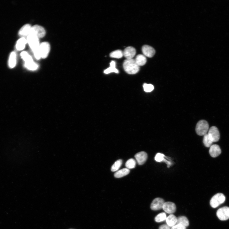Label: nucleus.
<instances>
[{"instance_id": "obj_18", "label": "nucleus", "mask_w": 229, "mask_h": 229, "mask_svg": "<svg viewBox=\"0 0 229 229\" xmlns=\"http://www.w3.org/2000/svg\"><path fill=\"white\" fill-rule=\"evenodd\" d=\"M166 222L170 227H173L177 224V218L174 215L171 214L166 219Z\"/></svg>"}, {"instance_id": "obj_20", "label": "nucleus", "mask_w": 229, "mask_h": 229, "mask_svg": "<svg viewBox=\"0 0 229 229\" xmlns=\"http://www.w3.org/2000/svg\"><path fill=\"white\" fill-rule=\"evenodd\" d=\"M116 62L114 61H112L110 64V67L104 71V73L106 74H109L112 72L118 73L119 71L116 68Z\"/></svg>"}, {"instance_id": "obj_11", "label": "nucleus", "mask_w": 229, "mask_h": 229, "mask_svg": "<svg viewBox=\"0 0 229 229\" xmlns=\"http://www.w3.org/2000/svg\"><path fill=\"white\" fill-rule=\"evenodd\" d=\"M142 51L144 55L149 58L153 57L155 53V49L152 47L147 45L143 46Z\"/></svg>"}, {"instance_id": "obj_33", "label": "nucleus", "mask_w": 229, "mask_h": 229, "mask_svg": "<svg viewBox=\"0 0 229 229\" xmlns=\"http://www.w3.org/2000/svg\"><path fill=\"white\" fill-rule=\"evenodd\" d=\"M159 229H170V228L168 225L164 224L160 226Z\"/></svg>"}, {"instance_id": "obj_4", "label": "nucleus", "mask_w": 229, "mask_h": 229, "mask_svg": "<svg viewBox=\"0 0 229 229\" xmlns=\"http://www.w3.org/2000/svg\"><path fill=\"white\" fill-rule=\"evenodd\" d=\"M225 199V197L223 194L218 193L212 198L210 201V204L212 207L216 208L223 203Z\"/></svg>"}, {"instance_id": "obj_26", "label": "nucleus", "mask_w": 229, "mask_h": 229, "mask_svg": "<svg viewBox=\"0 0 229 229\" xmlns=\"http://www.w3.org/2000/svg\"><path fill=\"white\" fill-rule=\"evenodd\" d=\"M21 56L24 60L25 63H28V62L33 61L31 56L26 52H22L21 53Z\"/></svg>"}, {"instance_id": "obj_8", "label": "nucleus", "mask_w": 229, "mask_h": 229, "mask_svg": "<svg viewBox=\"0 0 229 229\" xmlns=\"http://www.w3.org/2000/svg\"><path fill=\"white\" fill-rule=\"evenodd\" d=\"M208 134L213 142H217L220 139V133L218 129L216 127L211 128Z\"/></svg>"}, {"instance_id": "obj_10", "label": "nucleus", "mask_w": 229, "mask_h": 229, "mask_svg": "<svg viewBox=\"0 0 229 229\" xmlns=\"http://www.w3.org/2000/svg\"><path fill=\"white\" fill-rule=\"evenodd\" d=\"M162 209L166 213L172 214L175 212L176 208L174 203L171 202H167L164 203Z\"/></svg>"}, {"instance_id": "obj_34", "label": "nucleus", "mask_w": 229, "mask_h": 229, "mask_svg": "<svg viewBox=\"0 0 229 229\" xmlns=\"http://www.w3.org/2000/svg\"></svg>"}, {"instance_id": "obj_27", "label": "nucleus", "mask_w": 229, "mask_h": 229, "mask_svg": "<svg viewBox=\"0 0 229 229\" xmlns=\"http://www.w3.org/2000/svg\"><path fill=\"white\" fill-rule=\"evenodd\" d=\"M136 165V161L133 159H131L128 160L126 163L127 168L128 169H132L135 167Z\"/></svg>"}, {"instance_id": "obj_2", "label": "nucleus", "mask_w": 229, "mask_h": 229, "mask_svg": "<svg viewBox=\"0 0 229 229\" xmlns=\"http://www.w3.org/2000/svg\"><path fill=\"white\" fill-rule=\"evenodd\" d=\"M124 70L129 74H135L139 70V66L137 64L134 59H127L123 63Z\"/></svg>"}, {"instance_id": "obj_28", "label": "nucleus", "mask_w": 229, "mask_h": 229, "mask_svg": "<svg viewBox=\"0 0 229 229\" xmlns=\"http://www.w3.org/2000/svg\"><path fill=\"white\" fill-rule=\"evenodd\" d=\"M25 66L29 70H37L38 66L34 61L28 62V63H25Z\"/></svg>"}, {"instance_id": "obj_13", "label": "nucleus", "mask_w": 229, "mask_h": 229, "mask_svg": "<svg viewBox=\"0 0 229 229\" xmlns=\"http://www.w3.org/2000/svg\"><path fill=\"white\" fill-rule=\"evenodd\" d=\"M123 55L127 59H132L134 57L136 54L135 49L132 47H128L124 50Z\"/></svg>"}, {"instance_id": "obj_7", "label": "nucleus", "mask_w": 229, "mask_h": 229, "mask_svg": "<svg viewBox=\"0 0 229 229\" xmlns=\"http://www.w3.org/2000/svg\"><path fill=\"white\" fill-rule=\"evenodd\" d=\"M217 216L221 221H226L229 219V207L225 206L220 208L217 212Z\"/></svg>"}, {"instance_id": "obj_24", "label": "nucleus", "mask_w": 229, "mask_h": 229, "mask_svg": "<svg viewBox=\"0 0 229 229\" xmlns=\"http://www.w3.org/2000/svg\"><path fill=\"white\" fill-rule=\"evenodd\" d=\"M122 164V160L119 159L115 162L112 165L111 168V171L113 172L117 171L121 167Z\"/></svg>"}, {"instance_id": "obj_9", "label": "nucleus", "mask_w": 229, "mask_h": 229, "mask_svg": "<svg viewBox=\"0 0 229 229\" xmlns=\"http://www.w3.org/2000/svg\"><path fill=\"white\" fill-rule=\"evenodd\" d=\"M164 203V200L161 198H155L153 200L151 204V209L154 211L159 210L162 209Z\"/></svg>"}, {"instance_id": "obj_30", "label": "nucleus", "mask_w": 229, "mask_h": 229, "mask_svg": "<svg viewBox=\"0 0 229 229\" xmlns=\"http://www.w3.org/2000/svg\"><path fill=\"white\" fill-rule=\"evenodd\" d=\"M164 156L163 154L160 153H158L155 158V159L158 162H162L164 160L166 162V163H166L168 164V165H170V162L166 161V160L164 159Z\"/></svg>"}, {"instance_id": "obj_25", "label": "nucleus", "mask_w": 229, "mask_h": 229, "mask_svg": "<svg viewBox=\"0 0 229 229\" xmlns=\"http://www.w3.org/2000/svg\"><path fill=\"white\" fill-rule=\"evenodd\" d=\"M123 53L120 50L114 51L110 54V56L112 58L120 59L122 57Z\"/></svg>"}, {"instance_id": "obj_12", "label": "nucleus", "mask_w": 229, "mask_h": 229, "mask_svg": "<svg viewBox=\"0 0 229 229\" xmlns=\"http://www.w3.org/2000/svg\"><path fill=\"white\" fill-rule=\"evenodd\" d=\"M135 158L139 165L143 164L148 159V154L146 153L141 152L138 153L135 156Z\"/></svg>"}, {"instance_id": "obj_22", "label": "nucleus", "mask_w": 229, "mask_h": 229, "mask_svg": "<svg viewBox=\"0 0 229 229\" xmlns=\"http://www.w3.org/2000/svg\"><path fill=\"white\" fill-rule=\"evenodd\" d=\"M177 224L181 225L185 227L189 225V221L188 219L185 216H181L177 218Z\"/></svg>"}, {"instance_id": "obj_29", "label": "nucleus", "mask_w": 229, "mask_h": 229, "mask_svg": "<svg viewBox=\"0 0 229 229\" xmlns=\"http://www.w3.org/2000/svg\"><path fill=\"white\" fill-rule=\"evenodd\" d=\"M166 216L165 213H162L158 215L155 218V220L157 222H159L166 220Z\"/></svg>"}, {"instance_id": "obj_16", "label": "nucleus", "mask_w": 229, "mask_h": 229, "mask_svg": "<svg viewBox=\"0 0 229 229\" xmlns=\"http://www.w3.org/2000/svg\"><path fill=\"white\" fill-rule=\"evenodd\" d=\"M27 43V39L23 37L17 41L16 44V49L18 51L23 50L25 48Z\"/></svg>"}, {"instance_id": "obj_15", "label": "nucleus", "mask_w": 229, "mask_h": 229, "mask_svg": "<svg viewBox=\"0 0 229 229\" xmlns=\"http://www.w3.org/2000/svg\"><path fill=\"white\" fill-rule=\"evenodd\" d=\"M32 27L29 24L24 26L20 29L19 32V34L21 36H28L30 34Z\"/></svg>"}, {"instance_id": "obj_17", "label": "nucleus", "mask_w": 229, "mask_h": 229, "mask_svg": "<svg viewBox=\"0 0 229 229\" xmlns=\"http://www.w3.org/2000/svg\"><path fill=\"white\" fill-rule=\"evenodd\" d=\"M137 64L139 66H143L146 63L147 59L145 56L142 55L137 56L135 60Z\"/></svg>"}, {"instance_id": "obj_5", "label": "nucleus", "mask_w": 229, "mask_h": 229, "mask_svg": "<svg viewBox=\"0 0 229 229\" xmlns=\"http://www.w3.org/2000/svg\"><path fill=\"white\" fill-rule=\"evenodd\" d=\"M45 34L46 31L44 28L38 25H34L32 27L30 34L36 37L39 39L43 38L45 36Z\"/></svg>"}, {"instance_id": "obj_21", "label": "nucleus", "mask_w": 229, "mask_h": 229, "mask_svg": "<svg viewBox=\"0 0 229 229\" xmlns=\"http://www.w3.org/2000/svg\"><path fill=\"white\" fill-rule=\"evenodd\" d=\"M9 66L11 68H13L16 64V55L15 52H12L10 54L9 60Z\"/></svg>"}, {"instance_id": "obj_3", "label": "nucleus", "mask_w": 229, "mask_h": 229, "mask_svg": "<svg viewBox=\"0 0 229 229\" xmlns=\"http://www.w3.org/2000/svg\"><path fill=\"white\" fill-rule=\"evenodd\" d=\"M209 130V124L206 121L201 120L197 124L195 130L198 135L204 136L207 134Z\"/></svg>"}, {"instance_id": "obj_32", "label": "nucleus", "mask_w": 229, "mask_h": 229, "mask_svg": "<svg viewBox=\"0 0 229 229\" xmlns=\"http://www.w3.org/2000/svg\"><path fill=\"white\" fill-rule=\"evenodd\" d=\"M171 229H186V227L181 225L176 224L172 227Z\"/></svg>"}, {"instance_id": "obj_14", "label": "nucleus", "mask_w": 229, "mask_h": 229, "mask_svg": "<svg viewBox=\"0 0 229 229\" xmlns=\"http://www.w3.org/2000/svg\"><path fill=\"white\" fill-rule=\"evenodd\" d=\"M209 153L212 157L216 158L221 154V150L218 145L214 144L212 145L210 147Z\"/></svg>"}, {"instance_id": "obj_23", "label": "nucleus", "mask_w": 229, "mask_h": 229, "mask_svg": "<svg viewBox=\"0 0 229 229\" xmlns=\"http://www.w3.org/2000/svg\"><path fill=\"white\" fill-rule=\"evenodd\" d=\"M203 143L206 147L209 148L212 145L213 142L210 137L208 134H206L204 135Z\"/></svg>"}, {"instance_id": "obj_31", "label": "nucleus", "mask_w": 229, "mask_h": 229, "mask_svg": "<svg viewBox=\"0 0 229 229\" xmlns=\"http://www.w3.org/2000/svg\"><path fill=\"white\" fill-rule=\"evenodd\" d=\"M143 87L144 91L147 92H151L154 89V86L151 84H143Z\"/></svg>"}, {"instance_id": "obj_19", "label": "nucleus", "mask_w": 229, "mask_h": 229, "mask_svg": "<svg viewBox=\"0 0 229 229\" xmlns=\"http://www.w3.org/2000/svg\"><path fill=\"white\" fill-rule=\"evenodd\" d=\"M129 169L124 168L117 171L114 174V177L116 178H121L128 175L130 173Z\"/></svg>"}, {"instance_id": "obj_6", "label": "nucleus", "mask_w": 229, "mask_h": 229, "mask_svg": "<svg viewBox=\"0 0 229 229\" xmlns=\"http://www.w3.org/2000/svg\"><path fill=\"white\" fill-rule=\"evenodd\" d=\"M50 45L47 42H44L40 44L39 52L41 58H46L48 56L50 51Z\"/></svg>"}, {"instance_id": "obj_1", "label": "nucleus", "mask_w": 229, "mask_h": 229, "mask_svg": "<svg viewBox=\"0 0 229 229\" xmlns=\"http://www.w3.org/2000/svg\"><path fill=\"white\" fill-rule=\"evenodd\" d=\"M27 43L32 50L35 58L37 60L41 58L39 52V39L36 37L30 34L28 36L27 39Z\"/></svg>"}]
</instances>
